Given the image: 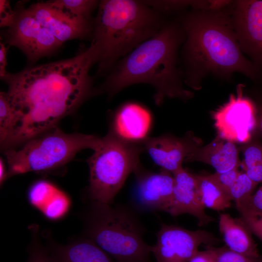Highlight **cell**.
<instances>
[{
	"label": "cell",
	"instance_id": "1",
	"mask_svg": "<svg viewBox=\"0 0 262 262\" xmlns=\"http://www.w3.org/2000/svg\"><path fill=\"white\" fill-rule=\"evenodd\" d=\"M98 61L90 45L73 57L0 78L8 85L6 94L15 117L11 134L2 148L22 145L56 127L95 92L89 72Z\"/></svg>",
	"mask_w": 262,
	"mask_h": 262
},
{
	"label": "cell",
	"instance_id": "2",
	"mask_svg": "<svg viewBox=\"0 0 262 262\" xmlns=\"http://www.w3.org/2000/svg\"><path fill=\"white\" fill-rule=\"evenodd\" d=\"M232 1L222 9L191 8L175 16L185 35L180 52L184 82L193 89L201 88L210 75L227 81L236 73L253 81L262 76L240 49L231 22Z\"/></svg>",
	"mask_w": 262,
	"mask_h": 262
},
{
	"label": "cell",
	"instance_id": "3",
	"mask_svg": "<svg viewBox=\"0 0 262 262\" xmlns=\"http://www.w3.org/2000/svg\"><path fill=\"white\" fill-rule=\"evenodd\" d=\"M185 39L178 19L171 17L154 35L119 60L98 90L111 98L133 84L150 85L157 105L166 98L186 100L193 93L184 87L180 52Z\"/></svg>",
	"mask_w": 262,
	"mask_h": 262
},
{
	"label": "cell",
	"instance_id": "4",
	"mask_svg": "<svg viewBox=\"0 0 262 262\" xmlns=\"http://www.w3.org/2000/svg\"><path fill=\"white\" fill-rule=\"evenodd\" d=\"M167 16L143 0H102L93 21L92 42L98 55V76L156 33Z\"/></svg>",
	"mask_w": 262,
	"mask_h": 262
},
{
	"label": "cell",
	"instance_id": "5",
	"mask_svg": "<svg viewBox=\"0 0 262 262\" xmlns=\"http://www.w3.org/2000/svg\"><path fill=\"white\" fill-rule=\"evenodd\" d=\"M143 232L134 215L122 207L93 202L86 216L87 238L116 262H149L151 246Z\"/></svg>",
	"mask_w": 262,
	"mask_h": 262
},
{
	"label": "cell",
	"instance_id": "6",
	"mask_svg": "<svg viewBox=\"0 0 262 262\" xmlns=\"http://www.w3.org/2000/svg\"><path fill=\"white\" fill-rule=\"evenodd\" d=\"M142 142L125 140L112 130L100 138L87 159L89 194L93 202L111 204L129 175L139 168Z\"/></svg>",
	"mask_w": 262,
	"mask_h": 262
},
{
	"label": "cell",
	"instance_id": "7",
	"mask_svg": "<svg viewBox=\"0 0 262 262\" xmlns=\"http://www.w3.org/2000/svg\"><path fill=\"white\" fill-rule=\"evenodd\" d=\"M100 140L96 136L65 133L55 127L22 144L5 150L7 178L31 171L52 170L64 165L80 151L94 150Z\"/></svg>",
	"mask_w": 262,
	"mask_h": 262
},
{
	"label": "cell",
	"instance_id": "8",
	"mask_svg": "<svg viewBox=\"0 0 262 262\" xmlns=\"http://www.w3.org/2000/svg\"><path fill=\"white\" fill-rule=\"evenodd\" d=\"M244 87L238 84L236 92L211 114L217 136L235 144L249 142L257 128L256 105L244 95Z\"/></svg>",
	"mask_w": 262,
	"mask_h": 262
},
{
	"label": "cell",
	"instance_id": "9",
	"mask_svg": "<svg viewBox=\"0 0 262 262\" xmlns=\"http://www.w3.org/2000/svg\"><path fill=\"white\" fill-rule=\"evenodd\" d=\"M12 26L5 32V43L19 49L30 61L55 52L62 44L27 8L17 9Z\"/></svg>",
	"mask_w": 262,
	"mask_h": 262
},
{
	"label": "cell",
	"instance_id": "10",
	"mask_svg": "<svg viewBox=\"0 0 262 262\" xmlns=\"http://www.w3.org/2000/svg\"><path fill=\"white\" fill-rule=\"evenodd\" d=\"M151 251L157 262H188L201 245L213 246L221 240L203 230H189L175 225L163 224Z\"/></svg>",
	"mask_w": 262,
	"mask_h": 262
},
{
	"label": "cell",
	"instance_id": "11",
	"mask_svg": "<svg viewBox=\"0 0 262 262\" xmlns=\"http://www.w3.org/2000/svg\"><path fill=\"white\" fill-rule=\"evenodd\" d=\"M230 18L240 49L262 71V0H233Z\"/></svg>",
	"mask_w": 262,
	"mask_h": 262
},
{
	"label": "cell",
	"instance_id": "12",
	"mask_svg": "<svg viewBox=\"0 0 262 262\" xmlns=\"http://www.w3.org/2000/svg\"><path fill=\"white\" fill-rule=\"evenodd\" d=\"M27 9L62 44L92 37L93 21L74 15L52 1L35 3Z\"/></svg>",
	"mask_w": 262,
	"mask_h": 262
},
{
	"label": "cell",
	"instance_id": "13",
	"mask_svg": "<svg viewBox=\"0 0 262 262\" xmlns=\"http://www.w3.org/2000/svg\"><path fill=\"white\" fill-rule=\"evenodd\" d=\"M142 144L157 165L172 174L182 167V163L199 146L197 138L190 133L182 138L169 135L147 137Z\"/></svg>",
	"mask_w": 262,
	"mask_h": 262
},
{
	"label": "cell",
	"instance_id": "14",
	"mask_svg": "<svg viewBox=\"0 0 262 262\" xmlns=\"http://www.w3.org/2000/svg\"><path fill=\"white\" fill-rule=\"evenodd\" d=\"M173 176L174 184L172 196L165 212L173 216L190 214L197 219L200 227L214 221V219L205 211L199 195L196 175L182 167Z\"/></svg>",
	"mask_w": 262,
	"mask_h": 262
},
{
	"label": "cell",
	"instance_id": "15",
	"mask_svg": "<svg viewBox=\"0 0 262 262\" xmlns=\"http://www.w3.org/2000/svg\"><path fill=\"white\" fill-rule=\"evenodd\" d=\"M135 173L137 176L136 193L139 202L147 208L165 212L172 196L173 176L164 170L157 173L142 174L140 168Z\"/></svg>",
	"mask_w": 262,
	"mask_h": 262
},
{
	"label": "cell",
	"instance_id": "16",
	"mask_svg": "<svg viewBox=\"0 0 262 262\" xmlns=\"http://www.w3.org/2000/svg\"><path fill=\"white\" fill-rule=\"evenodd\" d=\"M151 118L149 112L142 105L136 102H127L117 110L112 130L125 140L142 142L147 138Z\"/></svg>",
	"mask_w": 262,
	"mask_h": 262
},
{
	"label": "cell",
	"instance_id": "17",
	"mask_svg": "<svg viewBox=\"0 0 262 262\" xmlns=\"http://www.w3.org/2000/svg\"><path fill=\"white\" fill-rule=\"evenodd\" d=\"M239 150L235 143L216 136L206 146L196 147L185 161L202 162L212 166L216 172L223 173L238 168Z\"/></svg>",
	"mask_w": 262,
	"mask_h": 262
},
{
	"label": "cell",
	"instance_id": "18",
	"mask_svg": "<svg viewBox=\"0 0 262 262\" xmlns=\"http://www.w3.org/2000/svg\"><path fill=\"white\" fill-rule=\"evenodd\" d=\"M219 229L226 246L236 252L252 257H259L257 246L252 233L241 217L234 218L229 213H221Z\"/></svg>",
	"mask_w": 262,
	"mask_h": 262
},
{
	"label": "cell",
	"instance_id": "19",
	"mask_svg": "<svg viewBox=\"0 0 262 262\" xmlns=\"http://www.w3.org/2000/svg\"><path fill=\"white\" fill-rule=\"evenodd\" d=\"M47 250L50 262H116L88 238Z\"/></svg>",
	"mask_w": 262,
	"mask_h": 262
},
{
	"label": "cell",
	"instance_id": "20",
	"mask_svg": "<svg viewBox=\"0 0 262 262\" xmlns=\"http://www.w3.org/2000/svg\"><path fill=\"white\" fill-rule=\"evenodd\" d=\"M29 200L48 217L57 218L67 209L68 198L61 191L46 180L34 183L28 192Z\"/></svg>",
	"mask_w": 262,
	"mask_h": 262
},
{
	"label": "cell",
	"instance_id": "21",
	"mask_svg": "<svg viewBox=\"0 0 262 262\" xmlns=\"http://www.w3.org/2000/svg\"><path fill=\"white\" fill-rule=\"evenodd\" d=\"M199 195L205 208L222 211L230 207L231 198L209 175H196Z\"/></svg>",
	"mask_w": 262,
	"mask_h": 262
},
{
	"label": "cell",
	"instance_id": "22",
	"mask_svg": "<svg viewBox=\"0 0 262 262\" xmlns=\"http://www.w3.org/2000/svg\"><path fill=\"white\" fill-rule=\"evenodd\" d=\"M243 155L242 165L244 172L256 183L262 182V145L249 141L240 148Z\"/></svg>",
	"mask_w": 262,
	"mask_h": 262
},
{
	"label": "cell",
	"instance_id": "23",
	"mask_svg": "<svg viewBox=\"0 0 262 262\" xmlns=\"http://www.w3.org/2000/svg\"><path fill=\"white\" fill-rule=\"evenodd\" d=\"M257 184L244 172H240L229 192L238 211L244 208L248 204Z\"/></svg>",
	"mask_w": 262,
	"mask_h": 262
},
{
	"label": "cell",
	"instance_id": "24",
	"mask_svg": "<svg viewBox=\"0 0 262 262\" xmlns=\"http://www.w3.org/2000/svg\"><path fill=\"white\" fill-rule=\"evenodd\" d=\"M14 114L6 92L0 93V139L3 147L9 138L14 126Z\"/></svg>",
	"mask_w": 262,
	"mask_h": 262
},
{
	"label": "cell",
	"instance_id": "25",
	"mask_svg": "<svg viewBox=\"0 0 262 262\" xmlns=\"http://www.w3.org/2000/svg\"><path fill=\"white\" fill-rule=\"evenodd\" d=\"M56 5L63 7L72 14L91 19V15L98 6V0H51Z\"/></svg>",
	"mask_w": 262,
	"mask_h": 262
},
{
	"label": "cell",
	"instance_id": "26",
	"mask_svg": "<svg viewBox=\"0 0 262 262\" xmlns=\"http://www.w3.org/2000/svg\"><path fill=\"white\" fill-rule=\"evenodd\" d=\"M205 247L211 251L215 262H262V256L249 257L233 251L227 246L216 247L206 246Z\"/></svg>",
	"mask_w": 262,
	"mask_h": 262
},
{
	"label": "cell",
	"instance_id": "27",
	"mask_svg": "<svg viewBox=\"0 0 262 262\" xmlns=\"http://www.w3.org/2000/svg\"><path fill=\"white\" fill-rule=\"evenodd\" d=\"M243 222L252 233L262 241V213L250 208H245L239 211Z\"/></svg>",
	"mask_w": 262,
	"mask_h": 262
},
{
	"label": "cell",
	"instance_id": "28",
	"mask_svg": "<svg viewBox=\"0 0 262 262\" xmlns=\"http://www.w3.org/2000/svg\"><path fill=\"white\" fill-rule=\"evenodd\" d=\"M240 172L238 168H235L223 173L216 172L210 176L219 186L229 195V189L236 180Z\"/></svg>",
	"mask_w": 262,
	"mask_h": 262
},
{
	"label": "cell",
	"instance_id": "29",
	"mask_svg": "<svg viewBox=\"0 0 262 262\" xmlns=\"http://www.w3.org/2000/svg\"><path fill=\"white\" fill-rule=\"evenodd\" d=\"M33 243L29 249L28 262H50L48 251L40 244L37 238V234L34 235Z\"/></svg>",
	"mask_w": 262,
	"mask_h": 262
},
{
	"label": "cell",
	"instance_id": "30",
	"mask_svg": "<svg viewBox=\"0 0 262 262\" xmlns=\"http://www.w3.org/2000/svg\"><path fill=\"white\" fill-rule=\"evenodd\" d=\"M15 11H13L7 0H0V27H10L14 22Z\"/></svg>",
	"mask_w": 262,
	"mask_h": 262
},
{
	"label": "cell",
	"instance_id": "31",
	"mask_svg": "<svg viewBox=\"0 0 262 262\" xmlns=\"http://www.w3.org/2000/svg\"><path fill=\"white\" fill-rule=\"evenodd\" d=\"M247 207L250 208L256 211L262 213V188H260L255 194H253L248 204L244 208H247Z\"/></svg>",
	"mask_w": 262,
	"mask_h": 262
},
{
	"label": "cell",
	"instance_id": "32",
	"mask_svg": "<svg viewBox=\"0 0 262 262\" xmlns=\"http://www.w3.org/2000/svg\"><path fill=\"white\" fill-rule=\"evenodd\" d=\"M206 248L204 251H198L188 262H215L211 251Z\"/></svg>",
	"mask_w": 262,
	"mask_h": 262
},
{
	"label": "cell",
	"instance_id": "33",
	"mask_svg": "<svg viewBox=\"0 0 262 262\" xmlns=\"http://www.w3.org/2000/svg\"><path fill=\"white\" fill-rule=\"evenodd\" d=\"M7 48L5 45L0 42V78L5 76L7 72L6 70L7 65Z\"/></svg>",
	"mask_w": 262,
	"mask_h": 262
},
{
	"label": "cell",
	"instance_id": "34",
	"mask_svg": "<svg viewBox=\"0 0 262 262\" xmlns=\"http://www.w3.org/2000/svg\"><path fill=\"white\" fill-rule=\"evenodd\" d=\"M257 108V128L259 130L261 133L262 134V102H259Z\"/></svg>",
	"mask_w": 262,
	"mask_h": 262
},
{
	"label": "cell",
	"instance_id": "35",
	"mask_svg": "<svg viewBox=\"0 0 262 262\" xmlns=\"http://www.w3.org/2000/svg\"><path fill=\"white\" fill-rule=\"evenodd\" d=\"M7 178V173L5 171V166L3 160L0 159V182L2 183Z\"/></svg>",
	"mask_w": 262,
	"mask_h": 262
},
{
	"label": "cell",
	"instance_id": "36",
	"mask_svg": "<svg viewBox=\"0 0 262 262\" xmlns=\"http://www.w3.org/2000/svg\"><path fill=\"white\" fill-rule=\"evenodd\" d=\"M261 188H262V187H261Z\"/></svg>",
	"mask_w": 262,
	"mask_h": 262
}]
</instances>
